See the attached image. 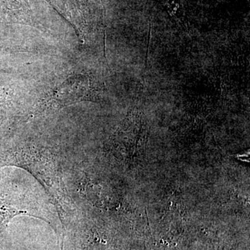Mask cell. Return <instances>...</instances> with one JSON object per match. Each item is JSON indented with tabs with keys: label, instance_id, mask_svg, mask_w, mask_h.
Wrapping results in <instances>:
<instances>
[{
	"label": "cell",
	"instance_id": "obj_1",
	"mask_svg": "<svg viewBox=\"0 0 250 250\" xmlns=\"http://www.w3.org/2000/svg\"><path fill=\"white\" fill-rule=\"evenodd\" d=\"M28 215L48 223L63 240L60 219L45 193L37 186L22 184L18 181L0 182V233L4 231L13 218Z\"/></svg>",
	"mask_w": 250,
	"mask_h": 250
},
{
	"label": "cell",
	"instance_id": "obj_2",
	"mask_svg": "<svg viewBox=\"0 0 250 250\" xmlns=\"http://www.w3.org/2000/svg\"><path fill=\"white\" fill-rule=\"evenodd\" d=\"M90 88L89 81L85 77L69 79L59 87L54 93L53 101L57 108L68 106L86 98Z\"/></svg>",
	"mask_w": 250,
	"mask_h": 250
},
{
	"label": "cell",
	"instance_id": "obj_3",
	"mask_svg": "<svg viewBox=\"0 0 250 250\" xmlns=\"http://www.w3.org/2000/svg\"><path fill=\"white\" fill-rule=\"evenodd\" d=\"M5 175H6V173H5L4 171H1V172H0V182L4 179Z\"/></svg>",
	"mask_w": 250,
	"mask_h": 250
}]
</instances>
